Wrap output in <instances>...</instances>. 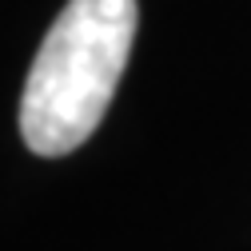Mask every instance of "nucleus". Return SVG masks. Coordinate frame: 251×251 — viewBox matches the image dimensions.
I'll list each match as a JSON object with an SVG mask.
<instances>
[{
  "label": "nucleus",
  "instance_id": "obj_1",
  "mask_svg": "<svg viewBox=\"0 0 251 251\" xmlns=\"http://www.w3.org/2000/svg\"><path fill=\"white\" fill-rule=\"evenodd\" d=\"M136 24V0L64 4L20 96V136L36 155H68L100 128L128 64Z\"/></svg>",
  "mask_w": 251,
  "mask_h": 251
}]
</instances>
